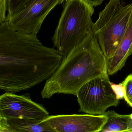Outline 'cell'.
Returning a JSON list of instances; mask_svg holds the SVG:
<instances>
[{"instance_id": "cell-1", "label": "cell", "mask_w": 132, "mask_h": 132, "mask_svg": "<svg viewBox=\"0 0 132 132\" xmlns=\"http://www.w3.org/2000/svg\"><path fill=\"white\" fill-rule=\"evenodd\" d=\"M56 49L44 45L37 34L0 24V90L18 93L49 78L62 63Z\"/></svg>"}, {"instance_id": "cell-2", "label": "cell", "mask_w": 132, "mask_h": 132, "mask_svg": "<svg viewBox=\"0 0 132 132\" xmlns=\"http://www.w3.org/2000/svg\"><path fill=\"white\" fill-rule=\"evenodd\" d=\"M109 76L107 60L92 30L46 80L41 95L43 98H50L55 94L76 96L79 89L89 81Z\"/></svg>"}, {"instance_id": "cell-3", "label": "cell", "mask_w": 132, "mask_h": 132, "mask_svg": "<svg viewBox=\"0 0 132 132\" xmlns=\"http://www.w3.org/2000/svg\"><path fill=\"white\" fill-rule=\"evenodd\" d=\"M94 12L93 7L81 0H66L52 38L62 60L92 31Z\"/></svg>"}, {"instance_id": "cell-4", "label": "cell", "mask_w": 132, "mask_h": 132, "mask_svg": "<svg viewBox=\"0 0 132 132\" xmlns=\"http://www.w3.org/2000/svg\"><path fill=\"white\" fill-rule=\"evenodd\" d=\"M132 13V3L124 5L121 0H110L99 13L92 30L106 60L119 45Z\"/></svg>"}, {"instance_id": "cell-5", "label": "cell", "mask_w": 132, "mask_h": 132, "mask_svg": "<svg viewBox=\"0 0 132 132\" xmlns=\"http://www.w3.org/2000/svg\"><path fill=\"white\" fill-rule=\"evenodd\" d=\"M79 112L93 115L104 114L111 107H117L119 100L112 87L109 77H97L89 81L76 94Z\"/></svg>"}, {"instance_id": "cell-6", "label": "cell", "mask_w": 132, "mask_h": 132, "mask_svg": "<svg viewBox=\"0 0 132 132\" xmlns=\"http://www.w3.org/2000/svg\"><path fill=\"white\" fill-rule=\"evenodd\" d=\"M0 115L5 121L19 119L42 122L49 114L42 105L31 100L29 94L5 92L0 95Z\"/></svg>"}, {"instance_id": "cell-7", "label": "cell", "mask_w": 132, "mask_h": 132, "mask_svg": "<svg viewBox=\"0 0 132 132\" xmlns=\"http://www.w3.org/2000/svg\"><path fill=\"white\" fill-rule=\"evenodd\" d=\"M65 0H30L20 12L7 17L6 21L15 30L37 34L50 12Z\"/></svg>"}, {"instance_id": "cell-8", "label": "cell", "mask_w": 132, "mask_h": 132, "mask_svg": "<svg viewBox=\"0 0 132 132\" xmlns=\"http://www.w3.org/2000/svg\"><path fill=\"white\" fill-rule=\"evenodd\" d=\"M108 118L99 115H60L49 116L44 122L53 132H101Z\"/></svg>"}, {"instance_id": "cell-9", "label": "cell", "mask_w": 132, "mask_h": 132, "mask_svg": "<svg viewBox=\"0 0 132 132\" xmlns=\"http://www.w3.org/2000/svg\"><path fill=\"white\" fill-rule=\"evenodd\" d=\"M132 54V13L118 46L113 56L107 60L108 75H114L121 70Z\"/></svg>"}, {"instance_id": "cell-10", "label": "cell", "mask_w": 132, "mask_h": 132, "mask_svg": "<svg viewBox=\"0 0 132 132\" xmlns=\"http://www.w3.org/2000/svg\"><path fill=\"white\" fill-rule=\"evenodd\" d=\"M6 122L9 132H53L43 121L17 119L7 120Z\"/></svg>"}, {"instance_id": "cell-11", "label": "cell", "mask_w": 132, "mask_h": 132, "mask_svg": "<svg viewBox=\"0 0 132 132\" xmlns=\"http://www.w3.org/2000/svg\"><path fill=\"white\" fill-rule=\"evenodd\" d=\"M108 120L101 132H127L129 115L119 114L114 111H106Z\"/></svg>"}, {"instance_id": "cell-12", "label": "cell", "mask_w": 132, "mask_h": 132, "mask_svg": "<svg viewBox=\"0 0 132 132\" xmlns=\"http://www.w3.org/2000/svg\"><path fill=\"white\" fill-rule=\"evenodd\" d=\"M30 0H7V17L15 14L24 9Z\"/></svg>"}, {"instance_id": "cell-13", "label": "cell", "mask_w": 132, "mask_h": 132, "mask_svg": "<svg viewBox=\"0 0 132 132\" xmlns=\"http://www.w3.org/2000/svg\"><path fill=\"white\" fill-rule=\"evenodd\" d=\"M122 86L124 89V97L125 101L132 107V80L129 75L122 81Z\"/></svg>"}, {"instance_id": "cell-14", "label": "cell", "mask_w": 132, "mask_h": 132, "mask_svg": "<svg viewBox=\"0 0 132 132\" xmlns=\"http://www.w3.org/2000/svg\"><path fill=\"white\" fill-rule=\"evenodd\" d=\"M7 0H0V24L6 21Z\"/></svg>"}, {"instance_id": "cell-15", "label": "cell", "mask_w": 132, "mask_h": 132, "mask_svg": "<svg viewBox=\"0 0 132 132\" xmlns=\"http://www.w3.org/2000/svg\"><path fill=\"white\" fill-rule=\"evenodd\" d=\"M112 87L119 100H121L124 98V89L122 84H114L112 83Z\"/></svg>"}, {"instance_id": "cell-16", "label": "cell", "mask_w": 132, "mask_h": 132, "mask_svg": "<svg viewBox=\"0 0 132 132\" xmlns=\"http://www.w3.org/2000/svg\"><path fill=\"white\" fill-rule=\"evenodd\" d=\"M92 7H95L102 4L104 0H81Z\"/></svg>"}, {"instance_id": "cell-17", "label": "cell", "mask_w": 132, "mask_h": 132, "mask_svg": "<svg viewBox=\"0 0 132 132\" xmlns=\"http://www.w3.org/2000/svg\"><path fill=\"white\" fill-rule=\"evenodd\" d=\"M0 132H9L8 128L5 120L0 115Z\"/></svg>"}, {"instance_id": "cell-18", "label": "cell", "mask_w": 132, "mask_h": 132, "mask_svg": "<svg viewBox=\"0 0 132 132\" xmlns=\"http://www.w3.org/2000/svg\"><path fill=\"white\" fill-rule=\"evenodd\" d=\"M127 132H132V113L129 115Z\"/></svg>"}, {"instance_id": "cell-19", "label": "cell", "mask_w": 132, "mask_h": 132, "mask_svg": "<svg viewBox=\"0 0 132 132\" xmlns=\"http://www.w3.org/2000/svg\"><path fill=\"white\" fill-rule=\"evenodd\" d=\"M129 75H130V77H131V80H132V74H129Z\"/></svg>"}, {"instance_id": "cell-20", "label": "cell", "mask_w": 132, "mask_h": 132, "mask_svg": "<svg viewBox=\"0 0 132 132\" xmlns=\"http://www.w3.org/2000/svg\"><path fill=\"white\" fill-rule=\"evenodd\" d=\"M0 21H1V20H0Z\"/></svg>"}]
</instances>
